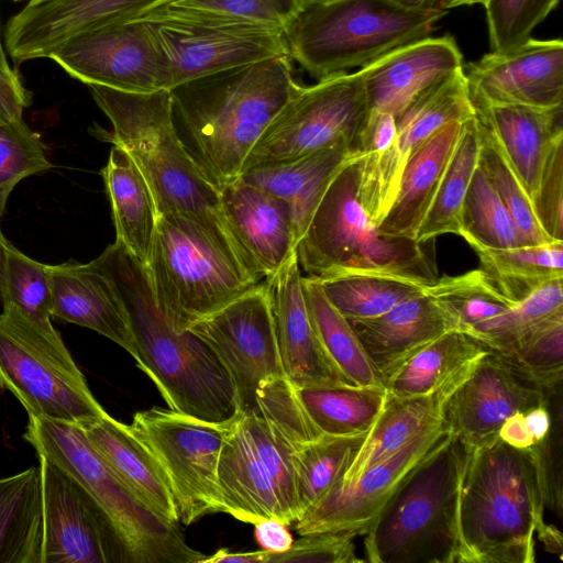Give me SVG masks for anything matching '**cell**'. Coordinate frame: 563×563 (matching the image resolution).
<instances>
[{"label":"cell","instance_id":"cell-1","mask_svg":"<svg viewBox=\"0 0 563 563\" xmlns=\"http://www.w3.org/2000/svg\"><path fill=\"white\" fill-rule=\"evenodd\" d=\"M119 295L135 342L137 367L170 409L224 422L239 412L231 377L211 347L190 330H176L156 303L145 266L121 243L91 261Z\"/></svg>","mask_w":563,"mask_h":563},{"label":"cell","instance_id":"cell-2","mask_svg":"<svg viewBox=\"0 0 563 563\" xmlns=\"http://www.w3.org/2000/svg\"><path fill=\"white\" fill-rule=\"evenodd\" d=\"M298 86L289 55L176 85L169 91L177 132L220 188L241 175L250 151Z\"/></svg>","mask_w":563,"mask_h":563},{"label":"cell","instance_id":"cell-3","mask_svg":"<svg viewBox=\"0 0 563 563\" xmlns=\"http://www.w3.org/2000/svg\"><path fill=\"white\" fill-rule=\"evenodd\" d=\"M88 88L112 125L107 140L123 148L137 165L152 191L158 216L195 222L250 271L262 276L225 220L219 187L177 132L169 89L141 93L99 85H88Z\"/></svg>","mask_w":563,"mask_h":563},{"label":"cell","instance_id":"cell-4","mask_svg":"<svg viewBox=\"0 0 563 563\" xmlns=\"http://www.w3.org/2000/svg\"><path fill=\"white\" fill-rule=\"evenodd\" d=\"M538 446L519 450L497 434L468 452L460 493L457 563H533L547 526Z\"/></svg>","mask_w":563,"mask_h":563},{"label":"cell","instance_id":"cell-5","mask_svg":"<svg viewBox=\"0 0 563 563\" xmlns=\"http://www.w3.org/2000/svg\"><path fill=\"white\" fill-rule=\"evenodd\" d=\"M468 451L450 431L410 472L363 534L371 563H457Z\"/></svg>","mask_w":563,"mask_h":563},{"label":"cell","instance_id":"cell-6","mask_svg":"<svg viewBox=\"0 0 563 563\" xmlns=\"http://www.w3.org/2000/svg\"><path fill=\"white\" fill-rule=\"evenodd\" d=\"M358 161L345 166L324 194L297 244L299 267L316 280L362 274L432 285L439 276L421 244L380 233L364 211Z\"/></svg>","mask_w":563,"mask_h":563},{"label":"cell","instance_id":"cell-7","mask_svg":"<svg viewBox=\"0 0 563 563\" xmlns=\"http://www.w3.org/2000/svg\"><path fill=\"white\" fill-rule=\"evenodd\" d=\"M446 13L389 0H305L284 33L291 60L320 80L430 36Z\"/></svg>","mask_w":563,"mask_h":563},{"label":"cell","instance_id":"cell-8","mask_svg":"<svg viewBox=\"0 0 563 563\" xmlns=\"http://www.w3.org/2000/svg\"><path fill=\"white\" fill-rule=\"evenodd\" d=\"M36 451L68 473L109 520L126 563H200L178 523L148 511L115 476L77 424L29 415L23 434Z\"/></svg>","mask_w":563,"mask_h":563},{"label":"cell","instance_id":"cell-9","mask_svg":"<svg viewBox=\"0 0 563 563\" xmlns=\"http://www.w3.org/2000/svg\"><path fill=\"white\" fill-rule=\"evenodd\" d=\"M157 306L178 331L219 311L265 278L195 222L158 216L145 266Z\"/></svg>","mask_w":563,"mask_h":563},{"label":"cell","instance_id":"cell-10","mask_svg":"<svg viewBox=\"0 0 563 563\" xmlns=\"http://www.w3.org/2000/svg\"><path fill=\"white\" fill-rule=\"evenodd\" d=\"M0 388L37 418L78 426L108 413L52 322H36L14 306L0 314Z\"/></svg>","mask_w":563,"mask_h":563},{"label":"cell","instance_id":"cell-11","mask_svg":"<svg viewBox=\"0 0 563 563\" xmlns=\"http://www.w3.org/2000/svg\"><path fill=\"white\" fill-rule=\"evenodd\" d=\"M224 512L254 525L274 518L286 525L300 516L292 453L278 430L255 410L230 423L218 463Z\"/></svg>","mask_w":563,"mask_h":563},{"label":"cell","instance_id":"cell-12","mask_svg":"<svg viewBox=\"0 0 563 563\" xmlns=\"http://www.w3.org/2000/svg\"><path fill=\"white\" fill-rule=\"evenodd\" d=\"M136 19L147 25L161 48L172 88L221 70L289 55L284 30L274 25L168 4Z\"/></svg>","mask_w":563,"mask_h":563},{"label":"cell","instance_id":"cell-13","mask_svg":"<svg viewBox=\"0 0 563 563\" xmlns=\"http://www.w3.org/2000/svg\"><path fill=\"white\" fill-rule=\"evenodd\" d=\"M368 114L361 69L299 85L250 151L242 172L292 162L346 142L357 146Z\"/></svg>","mask_w":563,"mask_h":563},{"label":"cell","instance_id":"cell-14","mask_svg":"<svg viewBox=\"0 0 563 563\" xmlns=\"http://www.w3.org/2000/svg\"><path fill=\"white\" fill-rule=\"evenodd\" d=\"M231 419L212 422L170 408L152 407L135 412L128 424L166 475L184 525L224 512L218 463Z\"/></svg>","mask_w":563,"mask_h":563},{"label":"cell","instance_id":"cell-15","mask_svg":"<svg viewBox=\"0 0 563 563\" xmlns=\"http://www.w3.org/2000/svg\"><path fill=\"white\" fill-rule=\"evenodd\" d=\"M48 58L87 86L141 93L172 88L168 64L140 19L80 32L55 47Z\"/></svg>","mask_w":563,"mask_h":563},{"label":"cell","instance_id":"cell-16","mask_svg":"<svg viewBox=\"0 0 563 563\" xmlns=\"http://www.w3.org/2000/svg\"><path fill=\"white\" fill-rule=\"evenodd\" d=\"M187 330L217 354L233 383L239 411L254 410L260 386L284 373L266 278Z\"/></svg>","mask_w":563,"mask_h":563},{"label":"cell","instance_id":"cell-17","mask_svg":"<svg viewBox=\"0 0 563 563\" xmlns=\"http://www.w3.org/2000/svg\"><path fill=\"white\" fill-rule=\"evenodd\" d=\"M476 117L463 68L417 97L397 118L393 145L358 161L357 198L369 220L378 225L391 207L408 158L435 132L454 121Z\"/></svg>","mask_w":563,"mask_h":563},{"label":"cell","instance_id":"cell-18","mask_svg":"<svg viewBox=\"0 0 563 563\" xmlns=\"http://www.w3.org/2000/svg\"><path fill=\"white\" fill-rule=\"evenodd\" d=\"M38 461L41 563H126L114 530L88 493L45 456Z\"/></svg>","mask_w":563,"mask_h":563},{"label":"cell","instance_id":"cell-19","mask_svg":"<svg viewBox=\"0 0 563 563\" xmlns=\"http://www.w3.org/2000/svg\"><path fill=\"white\" fill-rule=\"evenodd\" d=\"M449 430L443 421L421 431L389 457L350 482L338 481L295 521L301 534L353 531L363 536L410 472Z\"/></svg>","mask_w":563,"mask_h":563},{"label":"cell","instance_id":"cell-20","mask_svg":"<svg viewBox=\"0 0 563 563\" xmlns=\"http://www.w3.org/2000/svg\"><path fill=\"white\" fill-rule=\"evenodd\" d=\"M555 395L525 378L490 350L445 402L443 423L470 452L496 435L512 413L549 406Z\"/></svg>","mask_w":563,"mask_h":563},{"label":"cell","instance_id":"cell-21","mask_svg":"<svg viewBox=\"0 0 563 563\" xmlns=\"http://www.w3.org/2000/svg\"><path fill=\"white\" fill-rule=\"evenodd\" d=\"M472 99L537 108L563 107V42L530 37L463 65Z\"/></svg>","mask_w":563,"mask_h":563},{"label":"cell","instance_id":"cell-22","mask_svg":"<svg viewBox=\"0 0 563 563\" xmlns=\"http://www.w3.org/2000/svg\"><path fill=\"white\" fill-rule=\"evenodd\" d=\"M170 0H47L27 3L8 21L3 42L15 64L48 58L69 37L133 20Z\"/></svg>","mask_w":563,"mask_h":563},{"label":"cell","instance_id":"cell-23","mask_svg":"<svg viewBox=\"0 0 563 563\" xmlns=\"http://www.w3.org/2000/svg\"><path fill=\"white\" fill-rule=\"evenodd\" d=\"M297 254L266 278L286 378L295 388L353 386L321 344L307 312Z\"/></svg>","mask_w":563,"mask_h":563},{"label":"cell","instance_id":"cell-24","mask_svg":"<svg viewBox=\"0 0 563 563\" xmlns=\"http://www.w3.org/2000/svg\"><path fill=\"white\" fill-rule=\"evenodd\" d=\"M463 65L451 35H430L400 46L360 68L368 111L388 112L397 120L417 97Z\"/></svg>","mask_w":563,"mask_h":563},{"label":"cell","instance_id":"cell-25","mask_svg":"<svg viewBox=\"0 0 563 563\" xmlns=\"http://www.w3.org/2000/svg\"><path fill=\"white\" fill-rule=\"evenodd\" d=\"M225 220L257 272L268 278L295 255L297 236L289 205L236 178L219 188Z\"/></svg>","mask_w":563,"mask_h":563},{"label":"cell","instance_id":"cell-26","mask_svg":"<svg viewBox=\"0 0 563 563\" xmlns=\"http://www.w3.org/2000/svg\"><path fill=\"white\" fill-rule=\"evenodd\" d=\"M472 102L477 120L494 137L533 202L545 159L563 135L562 107Z\"/></svg>","mask_w":563,"mask_h":563},{"label":"cell","instance_id":"cell-27","mask_svg":"<svg viewBox=\"0 0 563 563\" xmlns=\"http://www.w3.org/2000/svg\"><path fill=\"white\" fill-rule=\"evenodd\" d=\"M52 316L91 329L123 347L133 358L135 342L113 285L92 263L47 265Z\"/></svg>","mask_w":563,"mask_h":563},{"label":"cell","instance_id":"cell-28","mask_svg":"<svg viewBox=\"0 0 563 563\" xmlns=\"http://www.w3.org/2000/svg\"><path fill=\"white\" fill-rule=\"evenodd\" d=\"M351 324L382 383L422 346L450 330H456L424 291L402 300L378 317L353 320Z\"/></svg>","mask_w":563,"mask_h":563},{"label":"cell","instance_id":"cell-29","mask_svg":"<svg viewBox=\"0 0 563 563\" xmlns=\"http://www.w3.org/2000/svg\"><path fill=\"white\" fill-rule=\"evenodd\" d=\"M78 426L110 470L148 511L168 523L179 522L166 475L128 424L107 413Z\"/></svg>","mask_w":563,"mask_h":563},{"label":"cell","instance_id":"cell-30","mask_svg":"<svg viewBox=\"0 0 563 563\" xmlns=\"http://www.w3.org/2000/svg\"><path fill=\"white\" fill-rule=\"evenodd\" d=\"M363 155L356 146L342 142L292 162L250 168L239 178L289 205L299 242L333 179Z\"/></svg>","mask_w":563,"mask_h":563},{"label":"cell","instance_id":"cell-31","mask_svg":"<svg viewBox=\"0 0 563 563\" xmlns=\"http://www.w3.org/2000/svg\"><path fill=\"white\" fill-rule=\"evenodd\" d=\"M464 122L454 121L443 126L408 158L395 200L377 227L380 233L416 240L419 227L460 139Z\"/></svg>","mask_w":563,"mask_h":563},{"label":"cell","instance_id":"cell-32","mask_svg":"<svg viewBox=\"0 0 563 563\" xmlns=\"http://www.w3.org/2000/svg\"><path fill=\"white\" fill-rule=\"evenodd\" d=\"M468 374L424 396L397 397L386 393L377 419L340 481L356 478L372 465L396 453L421 431L443 421L445 402Z\"/></svg>","mask_w":563,"mask_h":563},{"label":"cell","instance_id":"cell-33","mask_svg":"<svg viewBox=\"0 0 563 563\" xmlns=\"http://www.w3.org/2000/svg\"><path fill=\"white\" fill-rule=\"evenodd\" d=\"M112 210L115 241L146 266L158 219L154 197L132 157L113 145L101 170Z\"/></svg>","mask_w":563,"mask_h":563},{"label":"cell","instance_id":"cell-34","mask_svg":"<svg viewBox=\"0 0 563 563\" xmlns=\"http://www.w3.org/2000/svg\"><path fill=\"white\" fill-rule=\"evenodd\" d=\"M489 351L478 339L450 330L412 354L383 385L391 396L429 395L467 375L479 357Z\"/></svg>","mask_w":563,"mask_h":563},{"label":"cell","instance_id":"cell-35","mask_svg":"<svg viewBox=\"0 0 563 563\" xmlns=\"http://www.w3.org/2000/svg\"><path fill=\"white\" fill-rule=\"evenodd\" d=\"M40 467L0 478V563H41Z\"/></svg>","mask_w":563,"mask_h":563},{"label":"cell","instance_id":"cell-36","mask_svg":"<svg viewBox=\"0 0 563 563\" xmlns=\"http://www.w3.org/2000/svg\"><path fill=\"white\" fill-rule=\"evenodd\" d=\"M479 268L511 303L547 283L563 278V241L505 250L474 249Z\"/></svg>","mask_w":563,"mask_h":563},{"label":"cell","instance_id":"cell-37","mask_svg":"<svg viewBox=\"0 0 563 563\" xmlns=\"http://www.w3.org/2000/svg\"><path fill=\"white\" fill-rule=\"evenodd\" d=\"M301 287L310 322L346 380L353 386H383L351 321L329 301L319 282L302 276Z\"/></svg>","mask_w":563,"mask_h":563},{"label":"cell","instance_id":"cell-38","mask_svg":"<svg viewBox=\"0 0 563 563\" xmlns=\"http://www.w3.org/2000/svg\"><path fill=\"white\" fill-rule=\"evenodd\" d=\"M295 391L311 422L327 435L368 432L386 399L383 386L295 388Z\"/></svg>","mask_w":563,"mask_h":563},{"label":"cell","instance_id":"cell-39","mask_svg":"<svg viewBox=\"0 0 563 563\" xmlns=\"http://www.w3.org/2000/svg\"><path fill=\"white\" fill-rule=\"evenodd\" d=\"M479 147V132L475 117L463 124L462 133L435 196L417 232L418 243L422 244L446 233L461 235L462 207L478 165Z\"/></svg>","mask_w":563,"mask_h":563},{"label":"cell","instance_id":"cell-40","mask_svg":"<svg viewBox=\"0 0 563 563\" xmlns=\"http://www.w3.org/2000/svg\"><path fill=\"white\" fill-rule=\"evenodd\" d=\"M367 433L323 434L311 441L289 445L292 453L300 516L342 478Z\"/></svg>","mask_w":563,"mask_h":563},{"label":"cell","instance_id":"cell-41","mask_svg":"<svg viewBox=\"0 0 563 563\" xmlns=\"http://www.w3.org/2000/svg\"><path fill=\"white\" fill-rule=\"evenodd\" d=\"M423 291L448 316L455 329L465 333L514 306L481 268L438 277Z\"/></svg>","mask_w":563,"mask_h":563},{"label":"cell","instance_id":"cell-42","mask_svg":"<svg viewBox=\"0 0 563 563\" xmlns=\"http://www.w3.org/2000/svg\"><path fill=\"white\" fill-rule=\"evenodd\" d=\"M559 314H563V278L547 283L503 313L474 325L467 334L503 352Z\"/></svg>","mask_w":563,"mask_h":563},{"label":"cell","instance_id":"cell-43","mask_svg":"<svg viewBox=\"0 0 563 563\" xmlns=\"http://www.w3.org/2000/svg\"><path fill=\"white\" fill-rule=\"evenodd\" d=\"M318 282L329 301L350 321L378 317L424 289L390 277L362 274Z\"/></svg>","mask_w":563,"mask_h":563},{"label":"cell","instance_id":"cell-44","mask_svg":"<svg viewBox=\"0 0 563 563\" xmlns=\"http://www.w3.org/2000/svg\"><path fill=\"white\" fill-rule=\"evenodd\" d=\"M473 249L521 246L517 228L498 194L477 165L462 207L461 235Z\"/></svg>","mask_w":563,"mask_h":563},{"label":"cell","instance_id":"cell-45","mask_svg":"<svg viewBox=\"0 0 563 563\" xmlns=\"http://www.w3.org/2000/svg\"><path fill=\"white\" fill-rule=\"evenodd\" d=\"M477 124L481 142L478 166L507 208L519 233L521 246L556 241L542 229L527 190L494 137L478 120Z\"/></svg>","mask_w":563,"mask_h":563},{"label":"cell","instance_id":"cell-46","mask_svg":"<svg viewBox=\"0 0 563 563\" xmlns=\"http://www.w3.org/2000/svg\"><path fill=\"white\" fill-rule=\"evenodd\" d=\"M0 296L3 306H14L36 322H52V292L47 265L3 242L0 263Z\"/></svg>","mask_w":563,"mask_h":563},{"label":"cell","instance_id":"cell-47","mask_svg":"<svg viewBox=\"0 0 563 563\" xmlns=\"http://www.w3.org/2000/svg\"><path fill=\"white\" fill-rule=\"evenodd\" d=\"M497 353L525 378L555 395L562 390L563 379V314L550 319L512 347Z\"/></svg>","mask_w":563,"mask_h":563},{"label":"cell","instance_id":"cell-48","mask_svg":"<svg viewBox=\"0 0 563 563\" xmlns=\"http://www.w3.org/2000/svg\"><path fill=\"white\" fill-rule=\"evenodd\" d=\"M52 168L44 145L24 121L0 118V218L13 188L25 177Z\"/></svg>","mask_w":563,"mask_h":563},{"label":"cell","instance_id":"cell-49","mask_svg":"<svg viewBox=\"0 0 563 563\" xmlns=\"http://www.w3.org/2000/svg\"><path fill=\"white\" fill-rule=\"evenodd\" d=\"M560 0H488L485 4L490 52H505L531 37Z\"/></svg>","mask_w":563,"mask_h":563},{"label":"cell","instance_id":"cell-50","mask_svg":"<svg viewBox=\"0 0 563 563\" xmlns=\"http://www.w3.org/2000/svg\"><path fill=\"white\" fill-rule=\"evenodd\" d=\"M305 0H170L165 4L209 14L244 19L282 30Z\"/></svg>","mask_w":563,"mask_h":563},{"label":"cell","instance_id":"cell-51","mask_svg":"<svg viewBox=\"0 0 563 563\" xmlns=\"http://www.w3.org/2000/svg\"><path fill=\"white\" fill-rule=\"evenodd\" d=\"M353 531H320L301 534L289 550L267 552L265 563H358Z\"/></svg>","mask_w":563,"mask_h":563},{"label":"cell","instance_id":"cell-52","mask_svg":"<svg viewBox=\"0 0 563 563\" xmlns=\"http://www.w3.org/2000/svg\"><path fill=\"white\" fill-rule=\"evenodd\" d=\"M532 203L542 229L553 240L563 241V135L545 159Z\"/></svg>","mask_w":563,"mask_h":563},{"label":"cell","instance_id":"cell-53","mask_svg":"<svg viewBox=\"0 0 563 563\" xmlns=\"http://www.w3.org/2000/svg\"><path fill=\"white\" fill-rule=\"evenodd\" d=\"M397 120L388 112L368 111L357 146L364 155H378L388 150L396 137Z\"/></svg>","mask_w":563,"mask_h":563},{"label":"cell","instance_id":"cell-54","mask_svg":"<svg viewBox=\"0 0 563 563\" xmlns=\"http://www.w3.org/2000/svg\"><path fill=\"white\" fill-rule=\"evenodd\" d=\"M31 95L16 71L0 70V118L7 121H22L23 110L30 106Z\"/></svg>","mask_w":563,"mask_h":563},{"label":"cell","instance_id":"cell-55","mask_svg":"<svg viewBox=\"0 0 563 563\" xmlns=\"http://www.w3.org/2000/svg\"><path fill=\"white\" fill-rule=\"evenodd\" d=\"M254 536L262 550L282 553L290 549L294 539L285 522L268 518L254 523Z\"/></svg>","mask_w":563,"mask_h":563},{"label":"cell","instance_id":"cell-56","mask_svg":"<svg viewBox=\"0 0 563 563\" xmlns=\"http://www.w3.org/2000/svg\"><path fill=\"white\" fill-rule=\"evenodd\" d=\"M523 412L518 411L509 416L497 431V437L501 441L519 450L528 449L534 444Z\"/></svg>","mask_w":563,"mask_h":563},{"label":"cell","instance_id":"cell-57","mask_svg":"<svg viewBox=\"0 0 563 563\" xmlns=\"http://www.w3.org/2000/svg\"><path fill=\"white\" fill-rule=\"evenodd\" d=\"M550 405L536 406L523 412L528 429L532 434L534 444L544 440L550 431L552 423Z\"/></svg>","mask_w":563,"mask_h":563},{"label":"cell","instance_id":"cell-58","mask_svg":"<svg viewBox=\"0 0 563 563\" xmlns=\"http://www.w3.org/2000/svg\"><path fill=\"white\" fill-rule=\"evenodd\" d=\"M268 551L258 550L252 552H230L220 549L211 556H205L200 563H265Z\"/></svg>","mask_w":563,"mask_h":563},{"label":"cell","instance_id":"cell-59","mask_svg":"<svg viewBox=\"0 0 563 563\" xmlns=\"http://www.w3.org/2000/svg\"><path fill=\"white\" fill-rule=\"evenodd\" d=\"M395 4L413 11H430L440 9L441 0H389Z\"/></svg>","mask_w":563,"mask_h":563},{"label":"cell","instance_id":"cell-60","mask_svg":"<svg viewBox=\"0 0 563 563\" xmlns=\"http://www.w3.org/2000/svg\"><path fill=\"white\" fill-rule=\"evenodd\" d=\"M488 0H441L440 9L449 10L462 5L485 4Z\"/></svg>","mask_w":563,"mask_h":563},{"label":"cell","instance_id":"cell-61","mask_svg":"<svg viewBox=\"0 0 563 563\" xmlns=\"http://www.w3.org/2000/svg\"><path fill=\"white\" fill-rule=\"evenodd\" d=\"M5 47L4 42L2 40V32H1V21H0V70L7 73V74H13L15 70H13L8 62L7 54H5Z\"/></svg>","mask_w":563,"mask_h":563},{"label":"cell","instance_id":"cell-62","mask_svg":"<svg viewBox=\"0 0 563 563\" xmlns=\"http://www.w3.org/2000/svg\"><path fill=\"white\" fill-rule=\"evenodd\" d=\"M0 222H1V218H0ZM4 240H5V238L3 236L2 232H1V224H0V263H1V257H2V249H3Z\"/></svg>","mask_w":563,"mask_h":563},{"label":"cell","instance_id":"cell-63","mask_svg":"<svg viewBox=\"0 0 563 563\" xmlns=\"http://www.w3.org/2000/svg\"><path fill=\"white\" fill-rule=\"evenodd\" d=\"M44 1H47V0H29V2H27V3H30V4H36V3L44 2Z\"/></svg>","mask_w":563,"mask_h":563},{"label":"cell","instance_id":"cell-64","mask_svg":"<svg viewBox=\"0 0 563 563\" xmlns=\"http://www.w3.org/2000/svg\"><path fill=\"white\" fill-rule=\"evenodd\" d=\"M13 1H18V0H13Z\"/></svg>","mask_w":563,"mask_h":563}]
</instances>
